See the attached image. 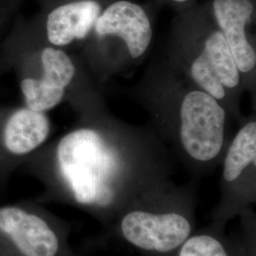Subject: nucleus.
Returning a JSON list of instances; mask_svg holds the SVG:
<instances>
[{
    "mask_svg": "<svg viewBox=\"0 0 256 256\" xmlns=\"http://www.w3.org/2000/svg\"><path fill=\"white\" fill-rule=\"evenodd\" d=\"M3 70H4V64H3L1 59H0V72H2Z\"/></svg>",
    "mask_w": 256,
    "mask_h": 256,
    "instance_id": "obj_15",
    "label": "nucleus"
},
{
    "mask_svg": "<svg viewBox=\"0 0 256 256\" xmlns=\"http://www.w3.org/2000/svg\"><path fill=\"white\" fill-rule=\"evenodd\" d=\"M50 122L46 112L0 108V189L28 158L46 144Z\"/></svg>",
    "mask_w": 256,
    "mask_h": 256,
    "instance_id": "obj_5",
    "label": "nucleus"
},
{
    "mask_svg": "<svg viewBox=\"0 0 256 256\" xmlns=\"http://www.w3.org/2000/svg\"><path fill=\"white\" fill-rule=\"evenodd\" d=\"M176 2H185V1H187V0H174Z\"/></svg>",
    "mask_w": 256,
    "mask_h": 256,
    "instance_id": "obj_16",
    "label": "nucleus"
},
{
    "mask_svg": "<svg viewBox=\"0 0 256 256\" xmlns=\"http://www.w3.org/2000/svg\"><path fill=\"white\" fill-rule=\"evenodd\" d=\"M40 76L19 78L24 106L30 110L46 112L58 106L66 88L72 84L76 68L70 57L55 46H45L40 52Z\"/></svg>",
    "mask_w": 256,
    "mask_h": 256,
    "instance_id": "obj_6",
    "label": "nucleus"
},
{
    "mask_svg": "<svg viewBox=\"0 0 256 256\" xmlns=\"http://www.w3.org/2000/svg\"><path fill=\"white\" fill-rule=\"evenodd\" d=\"M191 74L216 100L225 97V88H232L239 84L238 64L221 32H214L206 40L202 54L192 64Z\"/></svg>",
    "mask_w": 256,
    "mask_h": 256,
    "instance_id": "obj_7",
    "label": "nucleus"
},
{
    "mask_svg": "<svg viewBox=\"0 0 256 256\" xmlns=\"http://www.w3.org/2000/svg\"><path fill=\"white\" fill-rule=\"evenodd\" d=\"M236 232L230 236L238 256H256V216L254 209L244 212L239 218Z\"/></svg>",
    "mask_w": 256,
    "mask_h": 256,
    "instance_id": "obj_12",
    "label": "nucleus"
},
{
    "mask_svg": "<svg viewBox=\"0 0 256 256\" xmlns=\"http://www.w3.org/2000/svg\"><path fill=\"white\" fill-rule=\"evenodd\" d=\"M75 256H80V254H75Z\"/></svg>",
    "mask_w": 256,
    "mask_h": 256,
    "instance_id": "obj_17",
    "label": "nucleus"
},
{
    "mask_svg": "<svg viewBox=\"0 0 256 256\" xmlns=\"http://www.w3.org/2000/svg\"><path fill=\"white\" fill-rule=\"evenodd\" d=\"M24 1L25 0H0V10L5 12L10 18L16 14Z\"/></svg>",
    "mask_w": 256,
    "mask_h": 256,
    "instance_id": "obj_13",
    "label": "nucleus"
},
{
    "mask_svg": "<svg viewBox=\"0 0 256 256\" xmlns=\"http://www.w3.org/2000/svg\"><path fill=\"white\" fill-rule=\"evenodd\" d=\"M8 19H9V16H8L5 12H3L2 10H0V26H1L3 23H5Z\"/></svg>",
    "mask_w": 256,
    "mask_h": 256,
    "instance_id": "obj_14",
    "label": "nucleus"
},
{
    "mask_svg": "<svg viewBox=\"0 0 256 256\" xmlns=\"http://www.w3.org/2000/svg\"><path fill=\"white\" fill-rule=\"evenodd\" d=\"M196 194L164 182L138 194L120 212L108 234L144 256H168L196 230Z\"/></svg>",
    "mask_w": 256,
    "mask_h": 256,
    "instance_id": "obj_2",
    "label": "nucleus"
},
{
    "mask_svg": "<svg viewBox=\"0 0 256 256\" xmlns=\"http://www.w3.org/2000/svg\"><path fill=\"white\" fill-rule=\"evenodd\" d=\"M0 256H4V254H1V252H0Z\"/></svg>",
    "mask_w": 256,
    "mask_h": 256,
    "instance_id": "obj_18",
    "label": "nucleus"
},
{
    "mask_svg": "<svg viewBox=\"0 0 256 256\" xmlns=\"http://www.w3.org/2000/svg\"><path fill=\"white\" fill-rule=\"evenodd\" d=\"M95 0H74L55 6L46 14L45 32L48 41L54 46H64L90 34L101 14Z\"/></svg>",
    "mask_w": 256,
    "mask_h": 256,
    "instance_id": "obj_9",
    "label": "nucleus"
},
{
    "mask_svg": "<svg viewBox=\"0 0 256 256\" xmlns=\"http://www.w3.org/2000/svg\"><path fill=\"white\" fill-rule=\"evenodd\" d=\"M133 164L114 140L81 128L64 135L50 150L38 149L21 167L43 183L34 200L74 207L108 229L129 202L164 182Z\"/></svg>",
    "mask_w": 256,
    "mask_h": 256,
    "instance_id": "obj_1",
    "label": "nucleus"
},
{
    "mask_svg": "<svg viewBox=\"0 0 256 256\" xmlns=\"http://www.w3.org/2000/svg\"><path fill=\"white\" fill-rule=\"evenodd\" d=\"M180 142L192 162L208 164L220 156L224 146L225 111L203 92L188 93L180 110Z\"/></svg>",
    "mask_w": 256,
    "mask_h": 256,
    "instance_id": "obj_4",
    "label": "nucleus"
},
{
    "mask_svg": "<svg viewBox=\"0 0 256 256\" xmlns=\"http://www.w3.org/2000/svg\"><path fill=\"white\" fill-rule=\"evenodd\" d=\"M70 225L36 200L0 205V252L6 256H75Z\"/></svg>",
    "mask_w": 256,
    "mask_h": 256,
    "instance_id": "obj_3",
    "label": "nucleus"
},
{
    "mask_svg": "<svg viewBox=\"0 0 256 256\" xmlns=\"http://www.w3.org/2000/svg\"><path fill=\"white\" fill-rule=\"evenodd\" d=\"M225 230V226L210 222L202 229L196 230L180 247L168 256H238Z\"/></svg>",
    "mask_w": 256,
    "mask_h": 256,
    "instance_id": "obj_11",
    "label": "nucleus"
},
{
    "mask_svg": "<svg viewBox=\"0 0 256 256\" xmlns=\"http://www.w3.org/2000/svg\"><path fill=\"white\" fill-rule=\"evenodd\" d=\"M94 28L100 36H118L122 38L133 58L144 54L152 39V28L146 12L128 1L110 5L100 14Z\"/></svg>",
    "mask_w": 256,
    "mask_h": 256,
    "instance_id": "obj_8",
    "label": "nucleus"
},
{
    "mask_svg": "<svg viewBox=\"0 0 256 256\" xmlns=\"http://www.w3.org/2000/svg\"><path fill=\"white\" fill-rule=\"evenodd\" d=\"M214 12L239 72H250L256 66V54L248 41L245 26L252 14V4L248 0H214Z\"/></svg>",
    "mask_w": 256,
    "mask_h": 256,
    "instance_id": "obj_10",
    "label": "nucleus"
}]
</instances>
